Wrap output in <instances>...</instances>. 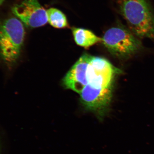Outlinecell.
Returning <instances> with one entry per match:
<instances>
[{
	"label": "cell",
	"instance_id": "cell-11",
	"mask_svg": "<svg viewBox=\"0 0 154 154\" xmlns=\"http://www.w3.org/2000/svg\"><path fill=\"white\" fill-rule=\"evenodd\" d=\"M5 0H0V6L3 4V2H5Z\"/></svg>",
	"mask_w": 154,
	"mask_h": 154
},
{
	"label": "cell",
	"instance_id": "cell-2",
	"mask_svg": "<svg viewBox=\"0 0 154 154\" xmlns=\"http://www.w3.org/2000/svg\"><path fill=\"white\" fill-rule=\"evenodd\" d=\"M25 34L23 23L18 18L0 22V61L6 68L11 69L19 60Z\"/></svg>",
	"mask_w": 154,
	"mask_h": 154
},
{
	"label": "cell",
	"instance_id": "cell-8",
	"mask_svg": "<svg viewBox=\"0 0 154 154\" xmlns=\"http://www.w3.org/2000/svg\"><path fill=\"white\" fill-rule=\"evenodd\" d=\"M75 42L79 46L88 48L102 41V38L96 36L91 30L82 28H72Z\"/></svg>",
	"mask_w": 154,
	"mask_h": 154
},
{
	"label": "cell",
	"instance_id": "cell-1",
	"mask_svg": "<svg viewBox=\"0 0 154 154\" xmlns=\"http://www.w3.org/2000/svg\"><path fill=\"white\" fill-rule=\"evenodd\" d=\"M119 14L138 38L154 40V13L148 0H116Z\"/></svg>",
	"mask_w": 154,
	"mask_h": 154
},
{
	"label": "cell",
	"instance_id": "cell-9",
	"mask_svg": "<svg viewBox=\"0 0 154 154\" xmlns=\"http://www.w3.org/2000/svg\"><path fill=\"white\" fill-rule=\"evenodd\" d=\"M48 21L54 28L61 29L69 27L66 15L58 9L50 8L47 11Z\"/></svg>",
	"mask_w": 154,
	"mask_h": 154
},
{
	"label": "cell",
	"instance_id": "cell-4",
	"mask_svg": "<svg viewBox=\"0 0 154 154\" xmlns=\"http://www.w3.org/2000/svg\"><path fill=\"white\" fill-rule=\"evenodd\" d=\"M113 87L98 89L88 84L80 93V100L86 110L95 113L102 119L109 109Z\"/></svg>",
	"mask_w": 154,
	"mask_h": 154
},
{
	"label": "cell",
	"instance_id": "cell-5",
	"mask_svg": "<svg viewBox=\"0 0 154 154\" xmlns=\"http://www.w3.org/2000/svg\"><path fill=\"white\" fill-rule=\"evenodd\" d=\"M117 70L106 59L92 56L87 68L88 84L98 89L113 87Z\"/></svg>",
	"mask_w": 154,
	"mask_h": 154
},
{
	"label": "cell",
	"instance_id": "cell-10",
	"mask_svg": "<svg viewBox=\"0 0 154 154\" xmlns=\"http://www.w3.org/2000/svg\"><path fill=\"white\" fill-rule=\"evenodd\" d=\"M2 134L0 132V154H2L3 151V140Z\"/></svg>",
	"mask_w": 154,
	"mask_h": 154
},
{
	"label": "cell",
	"instance_id": "cell-3",
	"mask_svg": "<svg viewBox=\"0 0 154 154\" xmlns=\"http://www.w3.org/2000/svg\"><path fill=\"white\" fill-rule=\"evenodd\" d=\"M102 42L110 54L120 59L131 57L142 48L139 38L121 24L107 30Z\"/></svg>",
	"mask_w": 154,
	"mask_h": 154
},
{
	"label": "cell",
	"instance_id": "cell-6",
	"mask_svg": "<svg viewBox=\"0 0 154 154\" xmlns=\"http://www.w3.org/2000/svg\"><path fill=\"white\" fill-rule=\"evenodd\" d=\"M12 12L28 28H39L48 22L47 11L38 0H24L14 6Z\"/></svg>",
	"mask_w": 154,
	"mask_h": 154
},
{
	"label": "cell",
	"instance_id": "cell-7",
	"mask_svg": "<svg viewBox=\"0 0 154 154\" xmlns=\"http://www.w3.org/2000/svg\"><path fill=\"white\" fill-rule=\"evenodd\" d=\"M92 57L88 54H83L67 73L63 80L66 89L80 94L88 85L87 68Z\"/></svg>",
	"mask_w": 154,
	"mask_h": 154
}]
</instances>
